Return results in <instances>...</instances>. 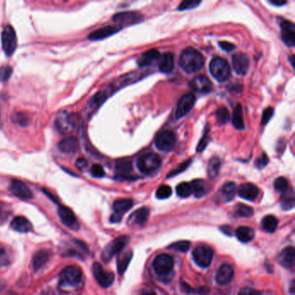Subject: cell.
<instances>
[{
  "label": "cell",
  "instance_id": "1",
  "mask_svg": "<svg viewBox=\"0 0 295 295\" xmlns=\"http://www.w3.org/2000/svg\"><path fill=\"white\" fill-rule=\"evenodd\" d=\"M180 64L184 71L189 74L195 73L204 67V57L195 49L188 48L181 54Z\"/></svg>",
  "mask_w": 295,
  "mask_h": 295
},
{
  "label": "cell",
  "instance_id": "2",
  "mask_svg": "<svg viewBox=\"0 0 295 295\" xmlns=\"http://www.w3.org/2000/svg\"><path fill=\"white\" fill-rule=\"evenodd\" d=\"M137 165L142 173L151 174L160 167L161 158L154 152H148L140 156L137 161Z\"/></svg>",
  "mask_w": 295,
  "mask_h": 295
},
{
  "label": "cell",
  "instance_id": "3",
  "mask_svg": "<svg viewBox=\"0 0 295 295\" xmlns=\"http://www.w3.org/2000/svg\"><path fill=\"white\" fill-rule=\"evenodd\" d=\"M210 70L213 77L220 82H224L230 76V67L227 61L222 57H214L210 64Z\"/></svg>",
  "mask_w": 295,
  "mask_h": 295
},
{
  "label": "cell",
  "instance_id": "4",
  "mask_svg": "<svg viewBox=\"0 0 295 295\" xmlns=\"http://www.w3.org/2000/svg\"><path fill=\"white\" fill-rule=\"evenodd\" d=\"M129 240L130 238L128 235H121L108 244V246L104 248L101 254V259L104 262L106 263L109 262L115 255H117L123 249L125 246L128 244Z\"/></svg>",
  "mask_w": 295,
  "mask_h": 295
},
{
  "label": "cell",
  "instance_id": "5",
  "mask_svg": "<svg viewBox=\"0 0 295 295\" xmlns=\"http://www.w3.org/2000/svg\"><path fill=\"white\" fill-rule=\"evenodd\" d=\"M82 273L79 267L68 266L60 274V284L64 287H76L80 283Z\"/></svg>",
  "mask_w": 295,
  "mask_h": 295
},
{
  "label": "cell",
  "instance_id": "6",
  "mask_svg": "<svg viewBox=\"0 0 295 295\" xmlns=\"http://www.w3.org/2000/svg\"><path fill=\"white\" fill-rule=\"evenodd\" d=\"M1 40H2V47L5 55L7 56H12L13 53L16 51L17 39H16V32L12 25H6L4 27L1 35Z\"/></svg>",
  "mask_w": 295,
  "mask_h": 295
},
{
  "label": "cell",
  "instance_id": "7",
  "mask_svg": "<svg viewBox=\"0 0 295 295\" xmlns=\"http://www.w3.org/2000/svg\"><path fill=\"white\" fill-rule=\"evenodd\" d=\"M176 135L169 130L160 132L155 139L156 148L162 152H170L176 145Z\"/></svg>",
  "mask_w": 295,
  "mask_h": 295
},
{
  "label": "cell",
  "instance_id": "8",
  "mask_svg": "<svg viewBox=\"0 0 295 295\" xmlns=\"http://www.w3.org/2000/svg\"><path fill=\"white\" fill-rule=\"evenodd\" d=\"M173 265L174 262L170 255L161 254L154 259L152 267L158 275L164 276L169 275L172 271Z\"/></svg>",
  "mask_w": 295,
  "mask_h": 295
},
{
  "label": "cell",
  "instance_id": "9",
  "mask_svg": "<svg viewBox=\"0 0 295 295\" xmlns=\"http://www.w3.org/2000/svg\"><path fill=\"white\" fill-rule=\"evenodd\" d=\"M213 250L208 246H198L193 250V259L201 267H207L212 264Z\"/></svg>",
  "mask_w": 295,
  "mask_h": 295
},
{
  "label": "cell",
  "instance_id": "10",
  "mask_svg": "<svg viewBox=\"0 0 295 295\" xmlns=\"http://www.w3.org/2000/svg\"><path fill=\"white\" fill-rule=\"evenodd\" d=\"M196 102V96L192 93H187L180 98L177 108H176L175 117L177 119H181L186 115L188 113L192 110Z\"/></svg>",
  "mask_w": 295,
  "mask_h": 295
},
{
  "label": "cell",
  "instance_id": "11",
  "mask_svg": "<svg viewBox=\"0 0 295 295\" xmlns=\"http://www.w3.org/2000/svg\"><path fill=\"white\" fill-rule=\"evenodd\" d=\"M132 200L129 198H120L116 200L114 203V213L111 215V222L112 223H119L120 220L127 212L132 207Z\"/></svg>",
  "mask_w": 295,
  "mask_h": 295
},
{
  "label": "cell",
  "instance_id": "12",
  "mask_svg": "<svg viewBox=\"0 0 295 295\" xmlns=\"http://www.w3.org/2000/svg\"><path fill=\"white\" fill-rule=\"evenodd\" d=\"M93 272H94V276L96 278V281L98 282L100 287L107 288L114 283L115 275L113 274L112 272L105 271L100 263H98V262L94 263Z\"/></svg>",
  "mask_w": 295,
  "mask_h": 295
},
{
  "label": "cell",
  "instance_id": "13",
  "mask_svg": "<svg viewBox=\"0 0 295 295\" xmlns=\"http://www.w3.org/2000/svg\"><path fill=\"white\" fill-rule=\"evenodd\" d=\"M58 215L60 216L62 223L70 229L72 230H78L79 229V224L76 219V215L74 212H72L69 208L60 205L58 208Z\"/></svg>",
  "mask_w": 295,
  "mask_h": 295
},
{
  "label": "cell",
  "instance_id": "14",
  "mask_svg": "<svg viewBox=\"0 0 295 295\" xmlns=\"http://www.w3.org/2000/svg\"><path fill=\"white\" fill-rule=\"evenodd\" d=\"M10 191L13 195L16 196V197H18L20 199H32L33 197L32 190L29 188L27 184H25L20 180H12L11 185H10Z\"/></svg>",
  "mask_w": 295,
  "mask_h": 295
},
{
  "label": "cell",
  "instance_id": "15",
  "mask_svg": "<svg viewBox=\"0 0 295 295\" xmlns=\"http://www.w3.org/2000/svg\"><path fill=\"white\" fill-rule=\"evenodd\" d=\"M281 32V39L287 46L294 47L295 45V24L291 21L282 20L279 22Z\"/></svg>",
  "mask_w": 295,
  "mask_h": 295
},
{
  "label": "cell",
  "instance_id": "16",
  "mask_svg": "<svg viewBox=\"0 0 295 295\" xmlns=\"http://www.w3.org/2000/svg\"><path fill=\"white\" fill-rule=\"evenodd\" d=\"M190 87L194 91L198 92L201 94H207L212 91L213 84L207 76H198L192 79V82H190Z\"/></svg>",
  "mask_w": 295,
  "mask_h": 295
},
{
  "label": "cell",
  "instance_id": "17",
  "mask_svg": "<svg viewBox=\"0 0 295 295\" xmlns=\"http://www.w3.org/2000/svg\"><path fill=\"white\" fill-rule=\"evenodd\" d=\"M232 66L238 75L244 76L249 68V58L244 53H237L232 57Z\"/></svg>",
  "mask_w": 295,
  "mask_h": 295
},
{
  "label": "cell",
  "instance_id": "18",
  "mask_svg": "<svg viewBox=\"0 0 295 295\" xmlns=\"http://www.w3.org/2000/svg\"><path fill=\"white\" fill-rule=\"evenodd\" d=\"M113 19L115 23L120 25H131L141 22L143 19V16L137 12H121L115 15Z\"/></svg>",
  "mask_w": 295,
  "mask_h": 295
},
{
  "label": "cell",
  "instance_id": "19",
  "mask_svg": "<svg viewBox=\"0 0 295 295\" xmlns=\"http://www.w3.org/2000/svg\"><path fill=\"white\" fill-rule=\"evenodd\" d=\"M278 262L285 268L293 269L295 265V247H285L278 255Z\"/></svg>",
  "mask_w": 295,
  "mask_h": 295
},
{
  "label": "cell",
  "instance_id": "20",
  "mask_svg": "<svg viewBox=\"0 0 295 295\" xmlns=\"http://www.w3.org/2000/svg\"><path fill=\"white\" fill-rule=\"evenodd\" d=\"M108 97V90H100L96 93L95 96L92 97L90 100L87 103V106L85 108V112L88 116L92 115V114L96 111L97 108L100 107L101 104L103 103L104 100Z\"/></svg>",
  "mask_w": 295,
  "mask_h": 295
},
{
  "label": "cell",
  "instance_id": "21",
  "mask_svg": "<svg viewBox=\"0 0 295 295\" xmlns=\"http://www.w3.org/2000/svg\"><path fill=\"white\" fill-rule=\"evenodd\" d=\"M120 27L116 26H106L97 29L88 35V39L91 41L103 40L105 38H108V36H113L114 34L120 32Z\"/></svg>",
  "mask_w": 295,
  "mask_h": 295
},
{
  "label": "cell",
  "instance_id": "22",
  "mask_svg": "<svg viewBox=\"0 0 295 295\" xmlns=\"http://www.w3.org/2000/svg\"><path fill=\"white\" fill-rule=\"evenodd\" d=\"M234 277V270L230 265L224 264L216 272L215 280L219 285H227Z\"/></svg>",
  "mask_w": 295,
  "mask_h": 295
},
{
  "label": "cell",
  "instance_id": "23",
  "mask_svg": "<svg viewBox=\"0 0 295 295\" xmlns=\"http://www.w3.org/2000/svg\"><path fill=\"white\" fill-rule=\"evenodd\" d=\"M238 194L244 199L254 201L259 195V189L251 183H244L240 185Z\"/></svg>",
  "mask_w": 295,
  "mask_h": 295
},
{
  "label": "cell",
  "instance_id": "24",
  "mask_svg": "<svg viewBox=\"0 0 295 295\" xmlns=\"http://www.w3.org/2000/svg\"><path fill=\"white\" fill-rule=\"evenodd\" d=\"M58 148L64 153H75L79 148V141L75 136H69L61 140Z\"/></svg>",
  "mask_w": 295,
  "mask_h": 295
},
{
  "label": "cell",
  "instance_id": "25",
  "mask_svg": "<svg viewBox=\"0 0 295 295\" xmlns=\"http://www.w3.org/2000/svg\"><path fill=\"white\" fill-rule=\"evenodd\" d=\"M77 117L75 115L59 117L56 120V127L57 130L62 133L68 132L70 128L76 126Z\"/></svg>",
  "mask_w": 295,
  "mask_h": 295
},
{
  "label": "cell",
  "instance_id": "26",
  "mask_svg": "<svg viewBox=\"0 0 295 295\" xmlns=\"http://www.w3.org/2000/svg\"><path fill=\"white\" fill-rule=\"evenodd\" d=\"M11 227L12 229L19 232V233H27L32 229V224L28 219L24 216H16L11 223Z\"/></svg>",
  "mask_w": 295,
  "mask_h": 295
},
{
  "label": "cell",
  "instance_id": "27",
  "mask_svg": "<svg viewBox=\"0 0 295 295\" xmlns=\"http://www.w3.org/2000/svg\"><path fill=\"white\" fill-rule=\"evenodd\" d=\"M159 68L164 73H170L174 68V56L172 53L166 52L159 58Z\"/></svg>",
  "mask_w": 295,
  "mask_h": 295
},
{
  "label": "cell",
  "instance_id": "28",
  "mask_svg": "<svg viewBox=\"0 0 295 295\" xmlns=\"http://www.w3.org/2000/svg\"><path fill=\"white\" fill-rule=\"evenodd\" d=\"M160 56V54L159 50H157L155 49H150L148 51L145 52L141 55L140 59L138 60V64L140 67L150 66L156 61L159 60Z\"/></svg>",
  "mask_w": 295,
  "mask_h": 295
},
{
  "label": "cell",
  "instance_id": "29",
  "mask_svg": "<svg viewBox=\"0 0 295 295\" xmlns=\"http://www.w3.org/2000/svg\"><path fill=\"white\" fill-rule=\"evenodd\" d=\"M149 210L148 208H140L133 212L131 216L129 217V221L131 224H138V225H143L147 222L149 215Z\"/></svg>",
  "mask_w": 295,
  "mask_h": 295
},
{
  "label": "cell",
  "instance_id": "30",
  "mask_svg": "<svg viewBox=\"0 0 295 295\" xmlns=\"http://www.w3.org/2000/svg\"><path fill=\"white\" fill-rule=\"evenodd\" d=\"M192 185V194L196 197H202L207 194L210 187L208 183L203 180H195L191 183Z\"/></svg>",
  "mask_w": 295,
  "mask_h": 295
},
{
  "label": "cell",
  "instance_id": "31",
  "mask_svg": "<svg viewBox=\"0 0 295 295\" xmlns=\"http://www.w3.org/2000/svg\"><path fill=\"white\" fill-rule=\"evenodd\" d=\"M235 235L237 239L239 240L242 243H249L255 237V230L252 228L246 227V226H242L238 228L235 231Z\"/></svg>",
  "mask_w": 295,
  "mask_h": 295
},
{
  "label": "cell",
  "instance_id": "32",
  "mask_svg": "<svg viewBox=\"0 0 295 295\" xmlns=\"http://www.w3.org/2000/svg\"><path fill=\"white\" fill-rule=\"evenodd\" d=\"M49 259V251L46 249H41L36 252L33 257V267L34 270L37 271L43 267Z\"/></svg>",
  "mask_w": 295,
  "mask_h": 295
},
{
  "label": "cell",
  "instance_id": "33",
  "mask_svg": "<svg viewBox=\"0 0 295 295\" xmlns=\"http://www.w3.org/2000/svg\"><path fill=\"white\" fill-rule=\"evenodd\" d=\"M236 192V185L234 182H228L224 183V186L221 189V195L224 202H229L235 197Z\"/></svg>",
  "mask_w": 295,
  "mask_h": 295
},
{
  "label": "cell",
  "instance_id": "34",
  "mask_svg": "<svg viewBox=\"0 0 295 295\" xmlns=\"http://www.w3.org/2000/svg\"><path fill=\"white\" fill-rule=\"evenodd\" d=\"M132 257V253L131 251L125 252L123 254L118 257L117 262V269L120 275H123L125 271L127 270L128 265L131 262Z\"/></svg>",
  "mask_w": 295,
  "mask_h": 295
},
{
  "label": "cell",
  "instance_id": "35",
  "mask_svg": "<svg viewBox=\"0 0 295 295\" xmlns=\"http://www.w3.org/2000/svg\"><path fill=\"white\" fill-rule=\"evenodd\" d=\"M233 125L236 129L239 130H244L245 128V124H244V114H243V108L241 104H237L235 106L233 113Z\"/></svg>",
  "mask_w": 295,
  "mask_h": 295
},
{
  "label": "cell",
  "instance_id": "36",
  "mask_svg": "<svg viewBox=\"0 0 295 295\" xmlns=\"http://www.w3.org/2000/svg\"><path fill=\"white\" fill-rule=\"evenodd\" d=\"M262 226L265 231L268 232V233H274L278 227V219L275 217V215H266L262 219Z\"/></svg>",
  "mask_w": 295,
  "mask_h": 295
},
{
  "label": "cell",
  "instance_id": "37",
  "mask_svg": "<svg viewBox=\"0 0 295 295\" xmlns=\"http://www.w3.org/2000/svg\"><path fill=\"white\" fill-rule=\"evenodd\" d=\"M221 160L218 157H213L208 164V175L211 179H215L219 174Z\"/></svg>",
  "mask_w": 295,
  "mask_h": 295
},
{
  "label": "cell",
  "instance_id": "38",
  "mask_svg": "<svg viewBox=\"0 0 295 295\" xmlns=\"http://www.w3.org/2000/svg\"><path fill=\"white\" fill-rule=\"evenodd\" d=\"M115 168L118 175H128L132 172V164L128 160H120L116 163Z\"/></svg>",
  "mask_w": 295,
  "mask_h": 295
},
{
  "label": "cell",
  "instance_id": "39",
  "mask_svg": "<svg viewBox=\"0 0 295 295\" xmlns=\"http://www.w3.org/2000/svg\"><path fill=\"white\" fill-rule=\"evenodd\" d=\"M215 117L217 123L219 124L220 126H223L229 122V120L230 119V115L227 108L225 107H221L216 110Z\"/></svg>",
  "mask_w": 295,
  "mask_h": 295
},
{
  "label": "cell",
  "instance_id": "40",
  "mask_svg": "<svg viewBox=\"0 0 295 295\" xmlns=\"http://www.w3.org/2000/svg\"><path fill=\"white\" fill-rule=\"evenodd\" d=\"M12 120L21 127H27L30 123V117L22 112L14 113L12 116Z\"/></svg>",
  "mask_w": 295,
  "mask_h": 295
},
{
  "label": "cell",
  "instance_id": "41",
  "mask_svg": "<svg viewBox=\"0 0 295 295\" xmlns=\"http://www.w3.org/2000/svg\"><path fill=\"white\" fill-rule=\"evenodd\" d=\"M176 192L180 197H188L189 196L192 194L191 183H187V182L180 183L176 188Z\"/></svg>",
  "mask_w": 295,
  "mask_h": 295
},
{
  "label": "cell",
  "instance_id": "42",
  "mask_svg": "<svg viewBox=\"0 0 295 295\" xmlns=\"http://www.w3.org/2000/svg\"><path fill=\"white\" fill-rule=\"evenodd\" d=\"M235 213L242 217H250L254 215V211L250 206L246 204H238L235 206Z\"/></svg>",
  "mask_w": 295,
  "mask_h": 295
},
{
  "label": "cell",
  "instance_id": "43",
  "mask_svg": "<svg viewBox=\"0 0 295 295\" xmlns=\"http://www.w3.org/2000/svg\"><path fill=\"white\" fill-rule=\"evenodd\" d=\"M12 262V255L8 249L0 245V267H6Z\"/></svg>",
  "mask_w": 295,
  "mask_h": 295
},
{
  "label": "cell",
  "instance_id": "44",
  "mask_svg": "<svg viewBox=\"0 0 295 295\" xmlns=\"http://www.w3.org/2000/svg\"><path fill=\"white\" fill-rule=\"evenodd\" d=\"M12 214V209L10 205L4 203H0V225L4 224L9 216Z\"/></svg>",
  "mask_w": 295,
  "mask_h": 295
},
{
  "label": "cell",
  "instance_id": "45",
  "mask_svg": "<svg viewBox=\"0 0 295 295\" xmlns=\"http://www.w3.org/2000/svg\"><path fill=\"white\" fill-rule=\"evenodd\" d=\"M274 186H275V190L277 192H280V193H285V192H287V189H288V181L286 178L279 177V178L275 180Z\"/></svg>",
  "mask_w": 295,
  "mask_h": 295
},
{
  "label": "cell",
  "instance_id": "46",
  "mask_svg": "<svg viewBox=\"0 0 295 295\" xmlns=\"http://www.w3.org/2000/svg\"><path fill=\"white\" fill-rule=\"evenodd\" d=\"M172 189L168 185H161L156 192V197L159 199H166L170 196L172 195Z\"/></svg>",
  "mask_w": 295,
  "mask_h": 295
},
{
  "label": "cell",
  "instance_id": "47",
  "mask_svg": "<svg viewBox=\"0 0 295 295\" xmlns=\"http://www.w3.org/2000/svg\"><path fill=\"white\" fill-rule=\"evenodd\" d=\"M190 246H191L190 242H188V241H180V242H177L175 244L170 245L169 248L174 249L176 251L184 253V252L187 251Z\"/></svg>",
  "mask_w": 295,
  "mask_h": 295
},
{
  "label": "cell",
  "instance_id": "48",
  "mask_svg": "<svg viewBox=\"0 0 295 295\" xmlns=\"http://www.w3.org/2000/svg\"><path fill=\"white\" fill-rule=\"evenodd\" d=\"M201 4L200 1L197 0H188V1H183L181 4L179 5V11H187V10H192L195 9Z\"/></svg>",
  "mask_w": 295,
  "mask_h": 295
},
{
  "label": "cell",
  "instance_id": "49",
  "mask_svg": "<svg viewBox=\"0 0 295 295\" xmlns=\"http://www.w3.org/2000/svg\"><path fill=\"white\" fill-rule=\"evenodd\" d=\"M209 132H210V130H209V128H206V130H205V132H204V136L202 137L199 143L197 145V152H202L207 147L208 143L210 141V135H209L210 133H209Z\"/></svg>",
  "mask_w": 295,
  "mask_h": 295
},
{
  "label": "cell",
  "instance_id": "50",
  "mask_svg": "<svg viewBox=\"0 0 295 295\" xmlns=\"http://www.w3.org/2000/svg\"><path fill=\"white\" fill-rule=\"evenodd\" d=\"M191 163H192V160L190 159V160H186V161H184L183 163L180 164L178 167L175 168L173 171H172V172L168 174V178L174 177V176L178 175V174H180L181 172H183V171H185L189 167V165L191 164Z\"/></svg>",
  "mask_w": 295,
  "mask_h": 295
},
{
  "label": "cell",
  "instance_id": "51",
  "mask_svg": "<svg viewBox=\"0 0 295 295\" xmlns=\"http://www.w3.org/2000/svg\"><path fill=\"white\" fill-rule=\"evenodd\" d=\"M12 68L11 66H4L2 68H0V79L3 82H6V81L10 79V77L12 76Z\"/></svg>",
  "mask_w": 295,
  "mask_h": 295
},
{
  "label": "cell",
  "instance_id": "52",
  "mask_svg": "<svg viewBox=\"0 0 295 295\" xmlns=\"http://www.w3.org/2000/svg\"><path fill=\"white\" fill-rule=\"evenodd\" d=\"M281 206L284 210H291L295 206V197L294 195L286 196L284 197L281 202Z\"/></svg>",
  "mask_w": 295,
  "mask_h": 295
},
{
  "label": "cell",
  "instance_id": "53",
  "mask_svg": "<svg viewBox=\"0 0 295 295\" xmlns=\"http://www.w3.org/2000/svg\"><path fill=\"white\" fill-rule=\"evenodd\" d=\"M92 175L95 178H103L105 176V171L103 167L99 164H93L91 168Z\"/></svg>",
  "mask_w": 295,
  "mask_h": 295
},
{
  "label": "cell",
  "instance_id": "54",
  "mask_svg": "<svg viewBox=\"0 0 295 295\" xmlns=\"http://www.w3.org/2000/svg\"><path fill=\"white\" fill-rule=\"evenodd\" d=\"M274 115V109L271 107L267 108L264 110L263 115H262V125L265 126L266 124L269 122V120H271L272 116Z\"/></svg>",
  "mask_w": 295,
  "mask_h": 295
},
{
  "label": "cell",
  "instance_id": "55",
  "mask_svg": "<svg viewBox=\"0 0 295 295\" xmlns=\"http://www.w3.org/2000/svg\"><path fill=\"white\" fill-rule=\"evenodd\" d=\"M268 164V157L265 153L258 158L255 161V166L258 169H262Z\"/></svg>",
  "mask_w": 295,
  "mask_h": 295
},
{
  "label": "cell",
  "instance_id": "56",
  "mask_svg": "<svg viewBox=\"0 0 295 295\" xmlns=\"http://www.w3.org/2000/svg\"><path fill=\"white\" fill-rule=\"evenodd\" d=\"M219 46L221 48L223 49L225 51H232V50H234L235 49V44H231V43H229V42H220Z\"/></svg>",
  "mask_w": 295,
  "mask_h": 295
},
{
  "label": "cell",
  "instance_id": "57",
  "mask_svg": "<svg viewBox=\"0 0 295 295\" xmlns=\"http://www.w3.org/2000/svg\"><path fill=\"white\" fill-rule=\"evenodd\" d=\"M239 295H261V294L251 287H244L240 291Z\"/></svg>",
  "mask_w": 295,
  "mask_h": 295
},
{
  "label": "cell",
  "instance_id": "58",
  "mask_svg": "<svg viewBox=\"0 0 295 295\" xmlns=\"http://www.w3.org/2000/svg\"><path fill=\"white\" fill-rule=\"evenodd\" d=\"M87 164H88V163H87V161L85 160V159H82V158H80L79 160H77V161H76V165H77L78 167L81 168V169L86 167Z\"/></svg>",
  "mask_w": 295,
  "mask_h": 295
},
{
  "label": "cell",
  "instance_id": "59",
  "mask_svg": "<svg viewBox=\"0 0 295 295\" xmlns=\"http://www.w3.org/2000/svg\"><path fill=\"white\" fill-rule=\"evenodd\" d=\"M269 3L273 5H276V6H282L284 4H287L286 1H282V0H270Z\"/></svg>",
  "mask_w": 295,
  "mask_h": 295
},
{
  "label": "cell",
  "instance_id": "60",
  "mask_svg": "<svg viewBox=\"0 0 295 295\" xmlns=\"http://www.w3.org/2000/svg\"><path fill=\"white\" fill-rule=\"evenodd\" d=\"M243 89V86L240 85V84H234L232 85V88H230V91L237 92L240 93Z\"/></svg>",
  "mask_w": 295,
  "mask_h": 295
},
{
  "label": "cell",
  "instance_id": "61",
  "mask_svg": "<svg viewBox=\"0 0 295 295\" xmlns=\"http://www.w3.org/2000/svg\"><path fill=\"white\" fill-rule=\"evenodd\" d=\"M232 228L229 227V226H224V227L221 228V229L224 231V233L225 234H227V235H231L229 231V229H231Z\"/></svg>",
  "mask_w": 295,
  "mask_h": 295
},
{
  "label": "cell",
  "instance_id": "62",
  "mask_svg": "<svg viewBox=\"0 0 295 295\" xmlns=\"http://www.w3.org/2000/svg\"><path fill=\"white\" fill-rule=\"evenodd\" d=\"M157 295L153 291H146L143 292L141 295Z\"/></svg>",
  "mask_w": 295,
  "mask_h": 295
},
{
  "label": "cell",
  "instance_id": "63",
  "mask_svg": "<svg viewBox=\"0 0 295 295\" xmlns=\"http://www.w3.org/2000/svg\"><path fill=\"white\" fill-rule=\"evenodd\" d=\"M294 59H295V56L292 55V56L289 57V60H290V63H291L293 68H295V61H294Z\"/></svg>",
  "mask_w": 295,
  "mask_h": 295
}]
</instances>
